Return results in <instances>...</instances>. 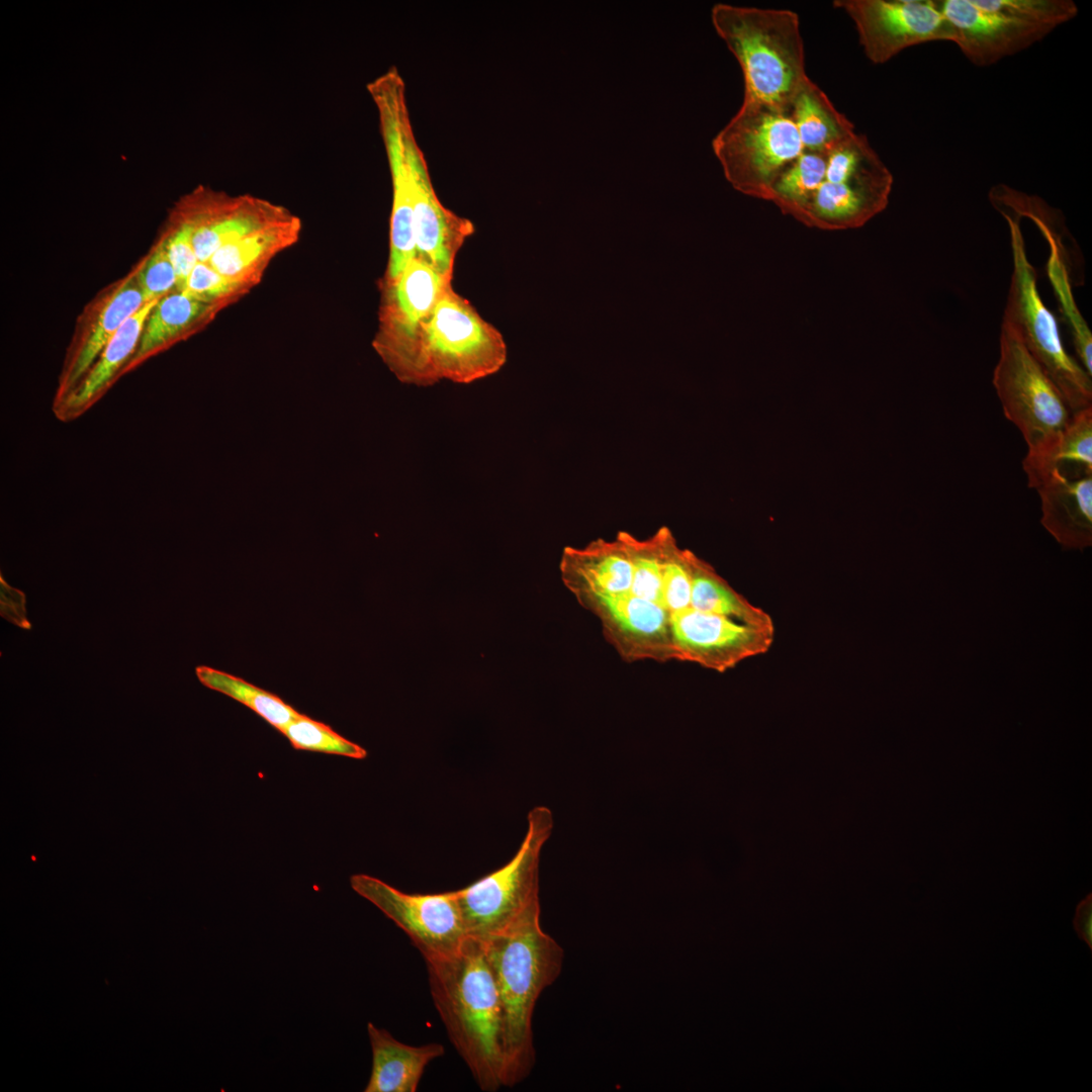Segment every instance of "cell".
<instances>
[{"instance_id": "cell-1", "label": "cell", "mask_w": 1092, "mask_h": 1092, "mask_svg": "<svg viewBox=\"0 0 1092 1092\" xmlns=\"http://www.w3.org/2000/svg\"><path fill=\"white\" fill-rule=\"evenodd\" d=\"M429 987L451 1043L483 1091L504 1086V1024L493 975L480 940L467 936L453 956L425 961Z\"/></svg>"}, {"instance_id": "cell-2", "label": "cell", "mask_w": 1092, "mask_h": 1092, "mask_svg": "<svg viewBox=\"0 0 1092 1092\" xmlns=\"http://www.w3.org/2000/svg\"><path fill=\"white\" fill-rule=\"evenodd\" d=\"M540 911L536 900L506 929L481 941L502 1005L506 1087L525 1080L535 1065L534 1008L562 968L563 949L542 929Z\"/></svg>"}, {"instance_id": "cell-3", "label": "cell", "mask_w": 1092, "mask_h": 1092, "mask_svg": "<svg viewBox=\"0 0 1092 1092\" xmlns=\"http://www.w3.org/2000/svg\"><path fill=\"white\" fill-rule=\"evenodd\" d=\"M711 19L741 67L743 98L791 113L795 96L809 79L797 13L719 3Z\"/></svg>"}, {"instance_id": "cell-4", "label": "cell", "mask_w": 1092, "mask_h": 1092, "mask_svg": "<svg viewBox=\"0 0 1092 1092\" xmlns=\"http://www.w3.org/2000/svg\"><path fill=\"white\" fill-rule=\"evenodd\" d=\"M502 333L485 321L452 282L442 291L424 340L420 386L441 380L468 384L498 372L507 362Z\"/></svg>"}, {"instance_id": "cell-5", "label": "cell", "mask_w": 1092, "mask_h": 1092, "mask_svg": "<svg viewBox=\"0 0 1092 1092\" xmlns=\"http://www.w3.org/2000/svg\"><path fill=\"white\" fill-rule=\"evenodd\" d=\"M1003 216L1009 226L1013 261L1003 321L1015 329L1073 414L1091 407V376L1065 349L1057 320L1039 295L1036 271L1027 258L1019 219Z\"/></svg>"}, {"instance_id": "cell-6", "label": "cell", "mask_w": 1092, "mask_h": 1092, "mask_svg": "<svg viewBox=\"0 0 1092 1092\" xmlns=\"http://www.w3.org/2000/svg\"><path fill=\"white\" fill-rule=\"evenodd\" d=\"M712 147L728 181L742 192L762 197L770 196L778 177L803 152L789 111L744 98Z\"/></svg>"}, {"instance_id": "cell-7", "label": "cell", "mask_w": 1092, "mask_h": 1092, "mask_svg": "<svg viewBox=\"0 0 1092 1092\" xmlns=\"http://www.w3.org/2000/svg\"><path fill=\"white\" fill-rule=\"evenodd\" d=\"M552 827L551 811L535 807L528 814L526 835L511 860L455 891L467 936L480 941L489 938L539 900L540 854Z\"/></svg>"}, {"instance_id": "cell-8", "label": "cell", "mask_w": 1092, "mask_h": 1092, "mask_svg": "<svg viewBox=\"0 0 1092 1092\" xmlns=\"http://www.w3.org/2000/svg\"><path fill=\"white\" fill-rule=\"evenodd\" d=\"M999 340L993 384L1005 417L1019 429L1027 444V455H1035L1054 444L1073 413L1015 329L1005 321Z\"/></svg>"}, {"instance_id": "cell-9", "label": "cell", "mask_w": 1092, "mask_h": 1092, "mask_svg": "<svg viewBox=\"0 0 1092 1092\" xmlns=\"http://www.w3.org/2000/svg\"><path fill=\"white\" fill-rule=\"evenodd\" d=\"M452 280L414 258L397 279L381 283L379 327L373 347L402 383L420 386L428 323L442 291Z\"/></svg>"}, {"instance_id": "cell-10", "label": "cell", "mask_w": 1092, "mask_h": 1092, "mask_svg": "<svg viewBox=\"0 0 1092 1092\" xmlns=\"http://www.w3.org/2000/svg\"><path fill=\"white\" fill-rule=\"evenodd\" d=\"M376 107L379 130L388 161L392 185L389 226V257L381 282L391 283L417 257L414 237L413 199L405 156V133L412 126L405 83L396 67L367 84Z\"/></svg>"}, {"instance_id": "cell-11", "label": "cell", "mask_w": 1092, "mask_h": 1092, "mask_svg": "<svg viewBox=\"0 0 1092 1092\" xmlns=\"http://www.w3.org/2000/svg\"><path fill=\"white\" fill-rule=\"evenodd\" d=\"M350 884L405 932L425 961L455 954L467 938L455 891L410 894L365 874L351 876Z\"/></svg>"}, {"instance_id": "cell-12", "label": "cell", "mask_w": 1092, "mask_h": 1092, "mask_svg": "<svg viewBox=\"0 0 1092 1092\" xmlns=\"http://www.w3.org/2000/svg\"><path fill=\"white\" fill-rule=\"evenodd\" d=\"M853 21L866 57L875 65L930 41H953L937 0H835Z\"/></svg>"}, {"instance_id": "cell-13", "label": "cell", "mask_w": 1092, "mask_h": 1092, "mask_svg": "<svg viewBox=\"0 0 1092 1092\" xmlns=\"http://www.w3.org/2000/svg\"><path fill=\"white\" fill-rule=\"evenodd\" d=\"M669 637L674 660L725 672L741 661L766 653L775 628L690 608L672 620Z\"/></svg>"}, {"instance_id": "cell-14", "label": "cell", "mask_w": 1092, "mask_h": 1092, "mask_svg": "<svg viewBox=\"0 0 1092 1092\" xmlns=\"http://www.w3.org/2000/svg\"><path fill=\"white\" fill-rule=\"evenodd\" d=\"M404 147L413 199L416 258L453 279L456 256L474 234V224L440 201L413 125L406 130Z\"/></svg>"}, {"instance_id": "cell-15", "label": "cell", "mask_w": 1092, "mask_h": 1092, "mask_svg": "<svg viewBox=\"0 0 1092 1092\" xmlns=\"http://www.w3.org/2000/svg\"><path fill=\"white\" fill-rule=\"evenodd\" d=\"M293 214L282 205L250 194L229 196L203 189L190 195L181 211L191 225L199 262H207L223 245Z\"/></svg>"}, {"instance_id": "cell-16", "label": "cell", "mask_w": 1092, "mask_h": 1092, "mask_svg": "<svg viewBox=\"0 0 1092 1092\" xmlns=\"http://www.w3.org/2000/svg\"><path fill=\"white\" fill-rule=\"evenodd\" d=\"M953 43L974 65L986 67L1040 41L1052 30L982 6L979 0H937Z\"/></svg>"}, {"instance_id": "cell-17", "label": "cell", "mask_w": 1092, "mask_h": 1092, "mask_svg": "<svg viewBox=\"0 0 1092 1092\" xmlns=\"http://www.w3.org/2000/svg\"><path fill=\"white\" fill-rule=\"evenodd\" d=\"M893 176L881 159L842 183L823 181L805 216L827 224H858L885 208Z\"/></svg>"}, {"instance_id": "cell-18", "label": "cell", "mask_w": 1092, "mask_h": 1092, "mask_svg": "<svg viewBox=\"0 0 1092 1092\" xmlns=\"http://www.w3.org/2000/svg\"><path fill=\"white\" fill-rule=\"evenodd\" d=\"M1041 499V524L1068 550L1092 545V475L1069 478L1058 471L1036 487Z\"/></svg>"}, {"instance_id": "cell-19", "label": "cell", "mask_w": 1092, "mask_h": 1092, "mask_svg": "<svg viewBox=\"0 0 1092 1092\" xmlns=\"http://www.w3.org/2000/svg\"><path fill=\"white\" fill-rule=\"evenodd\" d=\"M301 228L300 218L293 214L284 221L223 245L207 263L250 290L261 281L274 257L298 241Z\"/></svg>"}, {"instance_id": "cell-20", "label": "cell", "mask_w": 1092, "mask_h": 1092, "mask_svg": "<svg viewBox=\"0 0 1092 1092\" xmlns=\"http://www.w3.org/2000/svg\"><path fill=\"white\" fill-rule=\"evenodd\" d=\"M559 568L564 585L573 595L624 590L632 577L631 561L617 538H598L581 548L565 547Z\"/></svg>"}, {"instance_id": "cell-21", "label": "cell", "mask_w": 1092, "mask_h": 1092, "mask_svg": "<svg viewBox=\"0 0 1092 1092\" xmlns=\"http://www.w3.org/2000/svg\"><path fill=\"white\" fill-rule=\"evenodd\" d=\"M158 299L146 302L115 333L79 383L56 403L62 421L85 412L106 388L125 361L136 351L146 322Z\"/></svg>"}, {"instance_id": "cell-22", "label": "cell", "mask_w": 1092, "mask_h": 1092, "mask_svg": "<svg viewBox=\"0 0 1092 1092\" xmlns=\"http://www.w3.org/2000/svg\"><path fill=\"white\" fill-rule=\"evenodd\" d=\"M372 1070L364 1092H415L425 1068L445 1053L441 1043L410 1045L368 1022Z\"/></svg>"}, {"instance_id": "cell-23", "label": "cell", "mask_w": 1092, "mask_h": 1092, "mask_svg": "<svg viewBox=\"0 0 1092 1092\" xmlns=\"http://www.w3.org/2000/svg\"><path fill=\"white\" fill-rule=\"evenodd\" d=\"M1029 487L1036 488L1052 472L1069 478L1092 475V406L1073 414L1057 440L1022 461Z\"/></svg>"}, {"instance_id": "cell-24", "label": "cell", "mask_w": 1092, "mask_h": 1092, "mask_svg": "<svg viewBox=\"0 0 1092 1092\" xmlns=\"http://www.w3.org/2000/svg\"><path fill=\"white\" fill-rule=\"evenodd\" d=\"M146 303L135 280L123 283L107 300L66 372L59 401L94 364L115 333Z\"/></svg>"}, {"instance_id": "cell-25", "label": "cell", "mask_w": 1092, "mask_h": 1092, "mask_svg": "<svg viewBox=\"0 0 1092 1092\" xmlns=\"http://www.w3.org/2000/svg\"><path fill=\"white\" fill-rule=\"evenodd\" d=\"M791 116L803 151L827 153L855 130L851 121L834 107L825 92L810 78L795 96Z\"/></svg>"}, {"instance_id": "cell-26", "label": "cell", "mask_w": 1092, "mask_h": 1092, "mask_svg": "<svg viewBox=\"0 0 1092 1092\" xmlns=\"http://www.w3.org/2000/svg\"><path fill=\"white\" fill-rule=\"evenodd\" d=\"M689 560L693 608L758 627L775 628L770 615L736 592L711 564L691 550Z\"/></svg>"}, {"instance_id": "cell-27", "label": "cell", "mask_w": 1092, "mask_h": 1092, "mask_svg": "<svg viewBox=\"0 0 1092 1092\" xmlns=\"http://www.w3.org/2000/svg\"><path fill=\"white\" fill-rule=\"evenodd\" d=\"M1029 218L1038 226L1050 245L1048 273L1063 314H1065V317L1071 327L1074 347L1081 361V366L1091 376L1092 335L1073 298L1070 278L1064 258V246L1059 235L1056 233L1058 230L1052 228L1054 217L1052 216V212L1042 209L1030 214Z\"/></svg>"}, {"instance_id": "cell-28", "label": "cell", "mask_w": 1092, "mask_h": 1092, "mask_svg": "<svg viewBox=\"0 0 1092 1092\" xmlns=\"http://www.w3.org/2000/svg\"><path fill=\"white\" fill-rule=\"evenodd\" d=\"M213 304L216 303L203 301L184 291L159 298L146 322L130 364L136 363L156 349L179 337L193 324L208 314Z\"/></svg>"}, {"instance_id": "cell-29", "label": "cell", "mask_w": 1092, "mask_h": 1092, "mask_svg": "<svg viewBox=\"0 0 1092 1092\" xmlns=\"http://www.w3.org/2000/svg\"><path fill=\"white\" fill-rule=\"evenodd\" d=\"M195 674L203 686L248 707L280 733L301 714L278 696L225 671L199 665Z\"/></svg>"}, {"instance_id": "cell-30", "label": "cell", "mask_w": 1092, "mask_h": 1092, "mask_svg": "<svg viewBox=\"0 0 1092 1092\" xmlns=\"http://www.w3.org/2000/svg\"><path fill=\"white\" fill-rule=\"evenodd\" d=\"M826 153L803 151L778 177L770 196L786 208L804 214L824 181Z\"/></svg>"}, {"instance_id": "cell-31", "label": "cell", "mask_w": 1092, "mask_h": 1092, "mask_svg": "<svg viewBox=\"0 0 1092 1092\" xmlns=\"http://www.w3.org/2000/svg\"><path fill=\"white\" fill-rule=\"evenodd\" d=\"M294 749L363 759L367 751L330 726L300 714L281 732Z\"/></svg>"}, {"instance_id": "cell-32", "label": "cell", "mask_w": 1092, "mask_h": 1092, "mask_svg": "<svg viewBox=\"0 0 1092 1092\" xmlns=\"http://www.w3.org/2000/svg\"><path fill=\"white\" fill-rule=\"evenodd\" d=\"M985 8L1054 31L1078 14L1072 0H979Z\"/></svg>"}, {"instance_id": "cell-33", "label": "cell", "mask_w": 1092, "mask_h": 1092, "mask_svg": "<svg viewBox=\"0 0 1092 1092\" xmlns=\"http://www.w3.org/2000/svg\"><path fill=\"white\" fill-rule=\"evenodd\" d=\"M182 291L203 301L216 303L220 299L249 292V289L240 282L220 274L207 262H198Z\"/></svg>"}, {"instance_id": "cell-34", "label": "cell", "mask_w": 1092, "mask_h": 1092, "mask_svg": "<svg viewBox=\"0 0 1092 1092\" xmlns=\"http://www.w3.org/2000/svg\"><path fill=\"white\" fill-rule=\"evenodd\" d=\"M146 302L159 299L177 285V277L164 241L135 276Z\"/></svg>"}, {"instance_id": "cell-35", "label": "cell", "mask_w": 1092, "mask_h": 1092, "mask_svg": "<svg viewBox=\"0 0 1092 1092\" xmlns=\"http://www.w3.org/2000/svg\"><path fill=\"white\" fill-rule=\"evenodd\" d=\"M164 243L176 273V287L182 291L190 273L199 262L193 247L192 229L189 222L181 216L177 226Z\"/></svg>"}, {"instance_id": "cell-36", "label": "cell", "mask_w": 1092, "mask_h": 1092, "mask_svg": "<svg viewBox=\"0 0 1092 1092\" xmlns=\"http://www.w3.org/2000/svg\"><path fill=\"white\" fill-rule=\"evenodd\" d=\"M0 581L1 616L14 625L29 630L31 625L26 618L24 594L21 590L8 585L7 582L3 580L2 575L0 576Z\"/></svg>"}, {"instance_id": "cell-37", "label": "cell", "mask_w": 1092, "mask_h": 1092, "mask_svg": "<svg viewBox=\"0 0 1092 1092\" xmlns=\"http://www.w3.org/2000/svg\"><path fill=\"white\" fill-rule=\"evenodd\" d=\"M1073 928L1080 940L1092 951V893L1087 894L1076 906Z\"/></svg>"}]
</instances>
